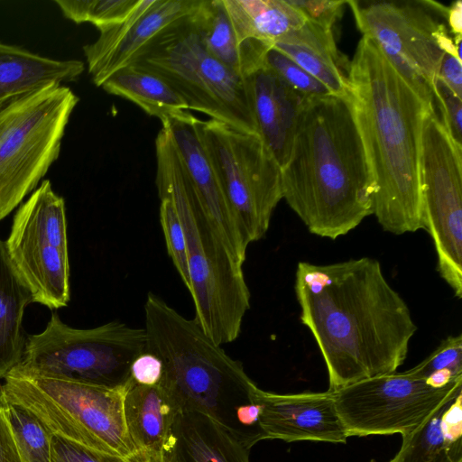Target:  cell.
I'll return each instance as SVG.
<instances>
[{"mask_svg": "<svg viewBox=\"0 0 462 462\" xmlns=\"http://www.w3.org/2000/svg\"><path fill=\"white\" fill-rule=\"evenodd\" d=\"M294 289L300 322L327 366L329 391L394 373L406 359L417 326L377 260L300 262Z\"/></svg>", "mask_w": 462, "mask_h": 462, "instance_id": "6da1fadb", "label": "cell"}, {"mask_svg": "<svg viewBox=\"0 0 462 462\" xmlns=\"http://www.w3.org/2000/svg\"><path fill=\"white\" fill-rule=\"evenodd\" d=\"M347 97L374 180L373 214L394 235L423 228L421 134L434 103L366 36L349 61Z\"/></svg>", "mask_w": 462, "mask_h": 462, "instance_id": "7a4b0ae2", "label": "cell"}, {"mask_svg": "<svg viewBox=\"0 0 462 462\" xmlns=\"http://www.w3.org/2000/svg\"><path fill=\"white\" fill-rule=\"evenodd\" d=\"M281 172L282 199L313 235L335 240L373 214L374 180L347 96L304 98Z\"/></svg>", "mask_w": 462, "mask_h": 462, "instance_id": "3957f363", "label": "cell"}, {"mask_svg": "<svg viewBox=\"0 0 462 462\" xmlns=\"http://www.w3.org/2000/svg\"><path fill=\"white\" fill-rule=\"evenodd\" d=\"M146 351L162 364L160 385L181 412L202 414L250 449L265 439L260 423L259 388L195 321L158 295L144 303Z\"/></svg>", "mask_w": 462, "mask_h": 462, "instance_id": "277c9868", "label": "cell"}, {"mask_svg": "<svg viewBox=\"0 0 462 462\" xmlns=\"http://www.w3.org/2000/svg\"><path fill=\"white\" fill-rule=\"evenodd\" d=\"M155 152L158 196L172 203L186 237L194 319L217 345L231 343L250 308L243 264L206 214L167 127L157 134Z\"/></svg>", "mask_w": 462, "mask_h": 462, "instance_id": "5b68a950", "label": "cell"}, {"mask_svg": "<svg viewBox=\"0 0 462 462\" xmlns=\"http://www.w3.org/2000/svg\"><path fill=\"white\" fill-rule=\"evenodd\" d=\"M124 391L10 372L0 384L5 403L36 417L55 437L82 448L127 457L136 449L124 416Z\"/></svg>", "mask_w": 462, "mask_h": 462, "instance_id": "8992f818", "label": "cell"}, {"mask_svg": "<svg viewBox=\"0 0 462 462\" xmlns=\"http://www.w3.org/2000/svg\"><path fill=\"white\" fill-rule=\"evenodd\" d=\"M79 100L69 88L51 84L0 106V222L58 160Z\"/></svg>", "mask_w": 462, "mask_h": 462, "instance_id": "52a82bcc", "label": "cell"}, {"mask_svg": "<svg viewBox=\"0 0 462 462\" xmlns=\"http://www.w3.org/2000/svg\"><path fill=\"white\" fill-rule=\"evenodd\" d=\"M131 64L164 79L184 99L189 110L256 133L245 79L208 52L189 15L159 32Z\"/></svg>", "mask_w": 462, "mask_h": 462, "instance_id": "ba28073f", "label": "cell"}, {"mask_svg": "<svg viewBox=\"0 0 462 462\" xmlns=\"http://www.w3.org/2000/svg\"><path fill=\"white\" fill-rule=\"evenodd\" d=\"M145 351L144 328L120 321L77 328L52 312L42 332L26 336L22 360L12 371L121 388L133 361Z\"/></svg>", "mask_w": 462, "mask_h": 462, "instance_id": "9c48e42d", "label": "cell"}, {"mask_svg": "<svg viewBox=\"0 0 462 462\" xmlns=\"http://www.w3.org/2000/svg\"><path fill=\"white\" fill-rule=\"evenodd\" d=\"M197 128L245 243L260 240L282 199L281 167L256 133L214 119Z\"/></svg>", "mask_w": 462, "mask_h": 462, "instance_id": "30bf717a", "label": "cell"}, {"mask_svg": "<svg viewBox=\"0 0 462 462\" xmlns=\"http://www.w3.org/2000/svg\"><path fill=\"white\" fill-rule=\"evenodd\" d=\"M346 4L363 36L378 45L424 99L434 103L444 53L458 56L446 26L435 15L446 17L448 7L433 1L346 0Z\"/></svg>", "mask_w": 462, "mask_h": 462, "instance_id": "8fae6325", "label": "cell"}, {"mask_svg": "<svg viewBox=\"0 0 462 462\" xmlns=\"http://www.w3.org/2000/svg\"><path fill=\"white\" fill-rule=\"evenodd\" d=\"M5 245L32 302L54 310L70 300L67 217L63 198L49 180L17 208Z\"/></svg>", "mask_w": 462, "mask_h": 462, "instance_id": "7c38bea8", "label": "cell"}, {"mask_svg": "<svg viewBox=\"0 0 462 462\" xmlns=\"http://www.w3.org/2000/svg\"><path fill=\"white\" fill-rule=\"evenodd\" d=\"M422 226L433 241L440 277L462 298V147L445 129L436 109L421 134Z\"/></svg>", "mask_w": 462, "mask_h": 462, "instance_id": "4fadbf2b", "label": "cell"}, {"mask_svg": "<svg viewBox=\"0 0 462 462\" xmlns=\"http://www.w3.org/2000/svg\"><path fill=\"white\" fill-rule=\"evenodd\" d=\"M462 384L431 385L408 370L365 379L332 391L348 437L404 436L426 420Z\"/></svg>", "mask_w": 462, "mask_h": 462, "instance_id": "5bb4252c", "label": "cell"}, {"mask_svg": "<svg viewBox=\"0 0 462 462\" xmlns=\"http://www.w3.org/2000/svg\"><path fill=\"white\" fill-rule=\"evenodd\" d=\"M201 0H141L121 23L99 32L83 46L88 70L97 87L118 69L131 64L138 52L159 32L189 15Z\"/></svg>", "mask_w": 462, "mask_h": 462, "instance_id": "9a60e30c", "label": "cell"}, {"mask_svg": "<svg viewBox=\"0 0 462 462\" xmlns=\"http://www.w3.org/2000/svg\"><path fill=\"white\" fill-rule=\"evenodd\" d=\"M259 423L266 439L346 443L332 391L278 394L259 388Z\"/></svg>", "mask_w": 462, "mask_h": 462, "instance_id": "2e32d148", "label": "cell"}, {"mask_svg": "<svg viewBox=\"0 0 462 462\" xmlns=\"http://www.w3.org/2000/svg\"><path fill=\"white\" fill-rule=\"evenodd\" d=\"M197 120L186 111L166 118L162 125L171 134L206 214L230 254L243 264L248 245L244 241L199 139Z\"/></svg>", "mask_w": 462, "mask_h": 462, "instance_id": "e0dca14e", "label": "cell"}, {"mask_svg": "<svg viewBox=\"0 0 462 462\" xmlns=\"http://www.w3.org/2000/svg\"><path fill=\"white\" fill-rule=\"evenodd\" d=\"M244 79L256 133L282 169L290 156L305 97L265 67Z\"/></svg>", "mask_w": 462, "mask_h": 462, "instance_id": "ac0fdd59", "label": "cell"}, {"mask_svg": "<svg viewBox=\"0 0 462 462\" xmlns=\"http://www.w3.org/2000/svg\"><path fill=\"white\" fill-rule=\"evenodd\" d=\"M180 413L174 399L160 384L141 385L130 378L125 383V422L135 449L171 452Z\"/></svg>", "mask_w": 462, "mask_h": 462, "instance_id": "d6986e66", "label": "cell"}, {"mask_svg": "<svg viewBox=\"0 0 462 462\" xmlns=\"http://www.w3.org/2000/svg\"><path fill=\"white\" fill-rule=\"evenodd\" d=\"M389 462H462V384L419 427L402 436Z\"/></svg>", "mask_w": 462, "mask_h": 462, "instance_id": "ffe728a7", "label": "cell"}, {"mask_svg": "<svg viewBox=\"0 0 462 462\" xmlns=\"http://www.w3.org/2000/svg\"><path fill=\"white\" fill-rule=\"evenodd\" d=\"M269 46L291 59L332 94L347 96L349 62L337 50L331 30L306 21Z\"/></svg>", "mask_w": 462, "mask_h": 462, "instance_id": "44dd1931", "label": "cell"}, {"mask_svg": "<svg viewBox=\"0 0 462 462\" xmlns=\"http://www.w3.org/2000/svg\"><path fill=\"white\" fill-rule=\"evenodd\" d=\"M84 69L81 60H55L0 42V106L51 84L74 81Z\"/></svg>", "mask_w": 462, "mask_h": 462, "instance_id": "7402d4cb", "label": "cell"}, {"mask_svg": "<svg viewBox=\"0 0 462 462\" xmlns=\"http://www.w3.org/2000/svg\"><path fill=\"white\" fill-rule=\"evenodd\" d=\"M189 19L208 52L236 75L245 78L262 67L269 46L257 41L240 45L223 0H201Z\"/></svg>", "mask_w": 462, "mask_h": 462, "instance_id": "603a6c76", "label": "cell"}, {"mask_svg": "<svg viewBox=\"0 0 462 462\" xmlns=\"http://www.w3.org/2000/svg\"><path fill=\"white\" fill-rule=\"evenodd\" d=\"M174 435L176 462H250V449L202 414L181 412Z\"/></svg>", "mask_w": 462, "mask_h": 462, "instance_id": "cb8c5ba5", "label": "cell"}, {"mask_svg": "<svg viewBox=\"0 0 462 462\" xmlns=\"http://www.w3.org/2000/svg\"><path fill=\"white\" fill-rule=\"evenodd\" d=\"M32 302L31 291L0 238V379H5L22 360L27 336L23 315Z\"/></svg>", "mask_w": 462, "mask_h": 462, "instance_id": "d4e9b609", "label": "cell"}, {"mask_svg": "<svg viewBox=\"0 0 462 462\" xmlns=\"http://www.w3.org/2000/svg\"><path fill=\"white\" fill-rule=\"evenodd\" d=\"M223 4L242 46L248 41L270 45L306 22L286 0H223Z\"/></svg>", "mask_w": 462, "mask_h": 462, "instance_id": "484cf974", "label": "cell"}, {"mask_svg": "<svg viewBox=\"0 0 462 462\" xmlns=\"http://www.w3.org/2000/svg\"><path fill=\"white\" fill-rule=\"evenodd\" d=\"M100 87L134 103L161 122L189 110L184 99L164 79L132 64L110 75Z\"/></svg>", "mask_w": 462, "mask_h": 462, "instance_id": "4316f807", "label": "cell"}, {"mask_svg": "<svg viewBox=\"0 0 462 462\" xmlns=\"http://www.w3.org/2000/svg\"><path fill=\"white\" fill-rule=\"evenodd\" d=\"M3 404L23 462H51L53 435L26 410Z\"/></svg>", "mask_w": 462, "mask_h": 462, "instance_id": "83f0119b", "label": "cell"}, {"mask_svg": "<svg viewBox=\"0 0 462 462\" xmlns=\"http://www.w3.org/2000/svg\"><path fill=\"white\" fill-rule=\"evenodd\" d=\"M141 0H55L62 14L77 24L90 23L98 31L124 22Z\"/></svg>", "mask_w": 462, "mask_h": 462, "instance_id": "f1b7e54d", "label": "cell"}, {"mask_svg": "<svg viewBox=\"0 0 462 462\" xmlns=\"http://www.w3.org/2000/svg\"><path fill=\"white\" fill-rule=\"evenodd\" d=\"M408 372L434 386L462 379V336H449L423 361Z\"/></svg>", "mask_w": 462, "mask_h": 462, "instance_id": "f546056e", "label": "cell"}, {"mask_svg": "<svg viewBox=\"0 0 462 462\" xmlns=\"http://www.w3.org/2000/svg\"><path fill=\"white\" fill-rule=\"evenodd\" d=\"M262 67L272 70L304 97L332 94L324 84L310 75L288 56L271 46L263 54Z\"/></svg>", "mask_w": 462, "mask_h": 462, "instance_id": "4dcf8cb0", "label": "cell"}, {"mask_svg": "<svg viewBox=\"0 0 462 462\" xmlns=\"http://www.w3.org/2000/svg\"><path fill=\"white\" fill-rule=\"evenodd\" d=\"M160 224L167 252L188 291L190 288L186 237L179 216L167 199H161Z\"/></svg>", "mask_w": 462, "mask_h": 462, "instance_id": "1f68e13d", "label": "cell"}, {"mask_svg": "<svg viewBox=\"0 0 462 462\" xmlns=\"http://www.w3.org/2000/svg\"><path fill=\"white\" fill-rule=\"evenodd\" d=\"M435 107L440 111V121L451 139L462 147V98L441 79H437L433 91Z\"/></svg>", "mask_w": 462, "mask_h": 462, "instance_id": "d6a6232c", "label": "cell"}, {"mask_svg": "<svg viewBox=\"0 0 462 462\" xmlns=\"http://www.w3.org/2000/svg\"><path fill=\"white\" fill-rule=\"evenodd\" d=\"M309 21L327 30H333L343 14L346 0H286Z\"/></svg>", "mask_w": 462, "mask_h": 462, "instance_id": "836d02e7", "label": "cell"}, {"mask_svg": "<svg viewBox=\"0 0 462 462\" xmlns=\"http://www.w3.org/2000/svg\"><path fill=\"white\" fill-rule=\"evenodd\" d=\"M51 462H127V460L119 456L93 451L53 436Z\"/></svg>", "mask_w": 462, "mask_h": 462, "instance_id": "e575fe53", "label": "cell"}, {"mask_svg": "<svg viewBox=\"0 0 462 462\" xmlns=\"http://www.w3.org/2000/svg\"><path fill=\"white\" fill-rule=\"evenodd\" d=\"M162 364L159 357L150 352L139 355L130 367V379L141 385L153 386L161 383Z\"/></svg>", "mask_w": 462, "mask_h": 462, "instance_id": "d590c367", "label": "cell"}, {"mask_svg": "<svg viewBox=\"0 0 462 462\" xmlns=\"http://www.w3.org/2000/svg\"><path fill=\"white\" fill-rule=\"evenodd\" d=\"M438 78L456 95L462 98V63L457 53H444L439 68Z\"/></svg>", "mask_w": 462, "mask_h": 462, "instance_id": "8d00e7d4", "label": "cell"}, {"mask_svg": "<svg viewBox=\"0 0 462 462\" xmlns=\"http://www.w3.org/2000/svg\"><path fill=\"white\" fill-rule=\"evenodd\" d=\"M0 462H23L3 402L0 404Z\"/></svg>", "mask_w": 462, "mask_h": 462, "instance_id": "74e56055", "label": "cell"}, {"mask_svg": "<svg viewBox=\"0 0 462 462\" xmlns=\"http://www.w3.org/2000/svg\"><path fill=\"white\" fill-rule=\"evenodd\" d=\"M125 458L127 462H176L173 450L162 452L143 448L136 449Z\"/></svg>", "mask_w": 462, "mask_h": 462, "instance_id": "f35d334b", "label": "cell"}, {"mask_svg": "<svg viewBox=\"0 0 462 462\" xmlns=\"http://www.w3.org/2000/svg\"><path fill=\"white\" fill-rule=\"evenodd\" d=\"M446 18L452 33L462 34V2L457 0L448 7Z\"/></svg>", "mask_w": 462, "mask_h": 462, "instance_id": "ab89813d", "label": "cell"}, {"mask_svg": "<svg viewBox=\"0 0 462 462\" xmlns=\"http://www.w3.org/2000/svg\"><path fill=\"white\" fill-rule=\"evenodd\" d=\"M2 403L1 398H0V404Z\"/></svg>", "mask_w": 462, "mask_h": 462, "instance_id": "60d3db41", "label": "cell"}]
</instances>
